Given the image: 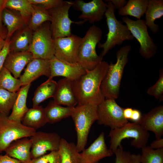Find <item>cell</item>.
I'll use <instances>...</instances> for the list:
<instances>
[{"label": "cell", "instance_id": "6da1fadb", "mask_svg": "<svg viewBox=\"0 0 163 163\" xmlns=\"http://www.w3.org/2000/svg\"><path fill=\"white\" fill-rule=\"evenodd\" d=\"M108 66L107 62L102 61L94 69L91 70H86L84 75L73 81V88L77 105H98L104 100L100 87Z\"/></svg>", "mask_w": 163, "mask_h": 163}, {"label": "cell", "instance_id": "7a4b0ae2", "mask_svg": "<svg viewBox=\"0 0 163 163\" xmlns=\"http://www.w3.org/2000/svg\"><path fill=\"white\" fill-rule=\"evenodd\" d=\"M130 45L122 46L116 53V62H111L100 87L105 98L116 100L119 96L121 80L124 68L128 61V55L131 50Z\"/></svg>", "mask_w": 163, "mask_h": 163}, {"label": "cell", "instance_id": "3957f363", "mask_svg": "<svg viewBox=\"0 0 163 163\" xmlns=\"http://www.w3.org/2000/svg\"><path fill=\"white\" fill-rule=\"evenodd\" d=\"M105 1L107 2V8L104 15L108 32L106 35L107 39L105 42L98 44L99 48L103 49L100 55L102 57L116 46L122 44L125 40L134 39L126 25L117 19L115 14L116 9L113 5L110 0Z\"/></svg>", "mask_w": 163, "mask_h": 163}, {"label": "cell", "instance_id": "277c9868", "mask_svg": "<svg viewBox=\"0 0 163 163\" xmlns=\"http://www.w3.org/2000/svg\"><path fill=\"white\" fill-rule=\"evenodd\" d=\"M102 36V30L93 25L82 38L77 62L85 70L94 69L102 61L103 57L97 54L96 49Z\"/></svg>", "mask_w": 163, "mask_h": 163}, {"label": "cell", "instance_id": "5b68a950", "mask_svg": "<svg viewBox=\"0 0 163 163\" xmlns=\"http://www.w3.org/2000/svg\"><path fill=\"white\" fill-rule=\"evenodd\" d=\"M97 105L92 104L77 105L71 115L77 136V148L79 152L85 149L91 127L98 118Z\"/></svg>", "mask_w": 163, "mask_h": 163}, {"label": "cell", "instance_id": "8992f818", "mask_svg": "<svg viewBox=\"0 0 163 163\" xmlns=\"http://www.w3.org/2000/svg\"><path fill=\"white\" fill-rule=\"evenodd\" d=\"M150 134L139 123L128 122L118 128L111 129L109 134L110 138V149L113 154L117 148L122 145L121 142L125 138H131V145L137 149L147 146Z\"/></svg>", "mask_w": 163, "mask_h": 163}, {"label": "cell", "instance_id": "52a82bcc", "mask_svg": "<svg viewBox=\"0 0 163 163\" xmlns=\"http://www.w3.org/2000/svg\"><path fill=\"white\" fill-rule=\"evenodd\" d=\"M36 131L21 122L10 120L8 116L0 113V154L5 152L14 141L30 137Z\"/></svg>", "mask_w": 163, "mask_h": 163}, {"label": "cell", "instance_id": "ba28073f", "mask_svg": "<svg viewBox=\"0 0 163 163\" xmlns=\"http://www.w3.org/2000/svg\"><path fill=\"white\" fill-rule=\"evenodd\" d=\"M46 22L33 32L28 50L33 58L50 60L54 56V39L50 24Z\"/></svg>", "mask_w": 163, "mask_h": 163}, {"label": "cell", "instance_id": "9c48e42d", "mask_svg": "<svg viewBox=\"0 0 163 163\" xmlns=\"http://www.w3.org/2000/svg\"><path fill=\"white\" fill-rule=\"evenodd\" d=\"M122 20L134 38L139 42L140 55L147 59L152 57L156 53L158 47L149 34L145 20H134L127 16L123 17Z\"/></svg>", "mask_w": 163, "mask_h": 163}, {"label": "cell", "instance_id": "30bf717a", "mask_svg": "<svg viewBox=\"0 0 163 163\" xmlns=\"http://www.w3.org/2000/svg\"><path fill=\"white\" fill-rule=\"evenodd\" d=\"M72 6V1H65L59 7L48 10L51 17L50 27L53 39L71 34L72 24L82 25L86 22L84 20L74 21L70 19L69 12Z\"/></svg>", "mask_w": 163, "mask_h": 163}, {"label": "cell", "instance_id": "8fae6325", "mask_svg": "<svg viewBox=\"0 0 163 163\" xmlns=\"http://www.w3.org/2000/svg\"><path fill=\"white\" fill-rule=\"evenodd\" d=\"M124 108L113 99L105 98L97 105L98 123L111 129L120 128L128 122L123 115Z\"/></svg>", "mask_w": 163, "mask_h": 163}, {"label": "cell", "instance_id": "7c38bea8", "mask_svg": "<svg viewBox=\"0 0 163 163\" xmlns=\"http://www.w3.org/2000/svg\"><path fill=\"white\" fill-rule=\"evenodd\" d=\"M82 38L72 34L54 39V56L69 62L77 63Z\"/></svg>", "mask_w": 163, "mask_h": 163}, {"label": "cell", "instance_id": "4fadbf2b", "mask_svg": "<svg viewBox=\"0 0 163 163\" xmlns=\"http://www.w3.org/2000/svg\"><path fill=\"white\" fill-rule=\"evenodd\" d=\"M32 159L43 155L48 151H58L61 138L56 133L36 132L31 137Z\"/></svg>", "mask_w": 163, "mask_h": 163}, {"label": "cell", "instance_id": "5bb4252c", "mask_svg": "<svg viewBox=\"0 0 163 163\" xmlns=\"http://www.w3.org/2000/svg\"><path fill=\"white\" fill-rule=\"evenodd\" d=\"M72 2L74 9L81 12L79 18L91 24L101 21L107 8V3L102 0H93L88 2L82 0Z\"/></svg>", "mask_w": 163, "mask_h": 163}, {"label": "cell", "instance_id": "9a60e30c", "mask_svg": "<svg viewBox=\"0 0 163 163\" xmlns=\"http://www.w3.org/2000/svg\"><path fill=\"white\" fill-rule=\"evenodd\" d=\"M50 62V74L48 79H52L56 76H62L74 81L86 72V70L77 62H69L54 56Z\"/></svg>", "mask_w": 163, "mask_h": 163}, {"label": "cell", "instance_id": "2e32d148", "mask_svg": "<svg viewBox=\"0 0 163 163\" xmlns=\"http://www.w3.org/2000/svg\"><path fill=\"white\" fill-rule=\"evenodd\" d=\"M104 137L102 132L88 148L80 152L82 163H99L101 159L113 155V152L105 143Z\"/></svg>", "mask_w": 163, "mask_h": 163}, {"label": "cell", "instance_id": "e0dca14e", "mask_svg": "<svg viewBox=\"0 0 163 163\" xmlns=\"http://www.w3.org/2000/svg\"><path fill=\"white\" fill-rule=\"evenodd\" d=\"M50 74V60L33 58L20 76L22 86L31 83L42 75L48 78Z\"/></svg>", "mask_w": 163, "mask_h": 163}, {"label": "cell", "instance_id": "ac0fdd59", "mask_svg": "<svg viewBox=\"0 0 163 163\" xmlns=\"http://www.w3.org/2000/svg\"><path fill=\"white\" fill-rule=\"evenodd\" d=\"M147 131L152 132L156 139L163 135V106H158L144 114L137 123Z\"/></svg>", "mask_w": 163, "mask_h": 163}, {"label": "cell", "instance_id": "d6986e66", "mask_svg": "<svg viewBox=\"0 0 163 163\" xmlns=\"http://www.w3.org/2000/svg\"><path fill=\"white\" fill-rule=\"evenodd\" d=\"M72 83L73 81L66 78L58 82L56 91L53 97L55 103L71 107H74L77 105Z\"/></svg>", "mask_w": 163, "mask_h": 163}, {"label": "cell", "instance_id": "ffe728a7", "mask_svg": "<svg viewBox=\"0 0 163 163\" xmlns=\"http://www.w3.org/2000/svg\"><path fill=\"white\" fill-rule=\"evenodd\" d=\"M33 58L32 53L28 51L9 52L7 56L3 66L8 69L14 77H20L21 73L26 65Z\"/></svg>", "mask_w": 163, "mask_h": 163}, {"label": "cell", "instance_id": "44dd1931", "mask_svg": "<svg viewBox=\"0 0 163 163\" xmlns=\"http://www.w3.org/2000/svg\"><path fill=\"white\" fill-rule=\"evenodd\" d=\"M32 142L25 137L15 140L5 150V154L20 161L21 163H28L32 159L30 151Z\"/></svg>", "mask_w": 163, "mask_h": 163}, {"label": "cell", "instance_id": "7402d4cb", "mask_svg": "<svg viewBox=\"0 0 163 163\" xmlns=\"http://www.w3.org/2000/svg\"><path fill=\"white\" fill-rule=\"evenodd\" d=\"M21 122L35 130L44 126L47 123L44 108L39 105L29 109L22 117Z\"/></svg>", "mask_w": 163, "mask_h": 163}, {"label": "cell", "instance_id": "603a6c76", "mask_svg": "<svg viewBox=\"0 0 163 163\" xmlns=\"http://www.w3.org/2000/svg\"><path fill=\"white\" fill-rule=\"evenodd\" d=\"M145 14V24L153 33L158 32L159 27L155 21L163 15V0H148Z\"/></svg>", "mask_w": 163, "mask_h": 163}, {"label": "cell", "instance_id": "cb8c5ba5", "mask_svg": "<svg viewBox=\"0 0 163 163\" xmlns=\"http://www.w3.org/2000/svg\"><path fill=\"white\" fill-rule=\"evenodd\" d=\"M30 85L31 84L23 85L17 91L11 113L8 116L10 120L21 122L22 117L29 109L27 106L26 100Z\"/></svg>", "mask_w": 163, "mask_h": 163}, {"label": "cell", "instance_id": "d4e9b609", "mask_svg": "<svg viewBox=\"0 0 163 163\" xmlns=\"http://www.w3.org/2000/svg\"><path fill=\"white\" fill-rule=\"evenodd\" d=\"M33 31L28 27L19 30L10 40V52L28 51L32 40Z\"/></svg>", "mask_w": 163, "mask_h": 163}, {"label": "cell", "instance_id": "484cf974", "mask_svg": "<svg viewBox=\"0 0 163 163\" xmlns=\"http://www.w3.org/2000/svg\"><path fill=\"white\" fill-rule=\"evenodd\" d=\"M2 17L3 23L7 30L6 39H10L15 31L22 27L27 23L19 13L5 8L3 9Z\"/></svg>", "mask_w": 163, "mask_h": 163}, {"label": "cell", "instance_id": "4316f807", "mask_svg": "<svg viewBox=\"0 0 163 163\" xmlns=\"http://www.w3.org/2000/svg\"><path fill=\"white\" fill-rule=\"evenodd\" d=\"M74 107H62L53 101H50L44 108L47 123H55L71 116Z\"/></svg>", "mask_w": 163, "mask_h": 163}, {"label": "cell", "instance_id": "83f0119b", "mask_svg": "<svg viewBox=\"0 0 163 163\" xmlns=\"http://www.w3.org/2000/svg\"><path fill=\"white\" fill-rule=\"evenodd\" d=\"M61 163H82L76 145L61 138L58 150Z\"/></svg>", "mask_w": 163, "mask_h": 163}, {"label": "cell", "instance_id": "f1b7e54d", "mask_svg": "<svg viewBox=\"0 0 163 163\" xmlns=\"http://www.w3.org/2000/svg\"><path fill=\"white\" fill-rule=\"evenodd\" d=\"M57 85L56 82L52 79H48L39 86L36 90L32 99L33 107L37 106L46 99L53 97Z\"/></svg>", "mask_w": 163, "mask_h": 163}, {"label": "cell", "instance_id": "f546056e", "mask_svg": "<svg viewBox=\"0 0 163 163\" xmlns=\"http://www.w3.org/2000/svg\"><path fill=\"white\" fill-rule=\"evenodd\" d=\"M148 0H129L125 6L118 10L119 14L122 16L129 15L140 19L145 14Z\"/></svg>", "mask_w": 163, "mask_h": 163}, {"label": "cell", "instance_id": "4dcf8cb0", "mask_svg": "<svg viewBox=\"0 0 163 163\" xmlns=\"http://www.w3.org/2000/svg\"><path fill=\"white\" fill-rule=\"evenodd\" d=\"M5 8L18 11L27 22L33 11V5L29 0H6Z\"/></svg>", "mask_w": 163, "mask_h": 163}, {"label": "cell", "instance_id": "1f68e13d", "mask_svg": "<svg viewBox=\"0 0 163 163\" xmlns=\"http://www.w3.org/2000/svg\"><path fill=\"white\" fill-rule=\"evenodd\" d=\"M21 86L22 84L20 79L13 76L10 72L3 66L0 70V88L15 92Z\"/></svg>", "mask_w": 163, "mask_h": 163}, {"label": "cell", "instance_id": "d6a6232c", "mask_svg": "<svg viewBox=\"0 0 163 163\" xmlns=\"http://www.w3.org/2000/svg\"><path fill=\"white\" fill-rule=\"evenodd\" d=\"M33 5V11L28 27L34 32L45 22L50 21L51 17L48 10Z\"/></svg>", "mask_w": 163, "mask_h": 163}, {"label": "cell", "instance_id": "836d02e7", "mask_svg": "<svg viewBox=\"0 0 163 163\" xmlns=\"http://www.w3.org/2000/svg\"><path fill=\"white\" fill-rule=\"evenodd\" d=\"M141 149V163H163V148L154 149L146 146Z\"/></svg>", "mask_w": 163, "mask_h": 163}, {"label": "cell", "instance_id": "e575fe53", "mask_svg": "<svg viewBox=\"0 0 163 163\" xmlns=\"http://www.w3.org/2000/svg\"><path fill=\"white\" fill-rule=\"evenodd\" d=\"M18 94L0 88V113L8 116L12 109Z\"/></svg>", "mask_w": 163, "mask_h": 163}, {"label": "cell", "instance_id": "d590c367", "mask_svg": "<svg viewBox=\"0 0 163 163\" xmlns=\"http://www.w3.org/2000/svg\"><path fill=\"white\" fill-rule=\"evenodd\" d=\"M159 77L156 82L148 89L147 93L153 96L157 100L162 101L163 96V71L159 72Z\"/></svg>", "mask_w": 163, "mask_h": 163}, {"label": "cell", "instance_id": "8d00e7d4", "mask_svg": "<svg viewBox=\"0 0 163 163\" xmlns=\"http://www.w3.org/2000/svg\"><path fill=\"white\" fill-rule=\"evenodd\" d=\"M28 163H61V159L58 151H52L32 159Z\"/></svg>", "mask_w": 163, "mask_h": 163}, {"label": "cell", "instance_id": "74e56055", "mask_svg": "<svg viewBox=\"0 0 163 163\" xmlns=\"http://www.w3.org/2000/svg\"><path fill=\"white\" fill-rule=\"evenodd\" d=\"M32 5L48 10L61 5L65 1L62 0H29Z\"/></svg>", "mask_w": 163, "mask_h": 163}, {"label": "cell", "instance_id": "f35d334b", "mask_svg": "<svg viewBox=\"0 0 163 163\" xmlns=\"http://www.w3.org/2000/svg\"><path fill=\"white\" fill-rule=\"evenodd\" d=\"M116 158L115 163H130L132 154L123 150L122 145L118 147L114 152Z\"/></svg>", "mask_w": 163, "mask_h": 163}, {"label": "cell", "instance_id": "ab89813d", "mask_svg": "<svg viewBox=\"0 0 163 163\" xmlns=\"http://www.w3.org/2000/svg\"><path fill=\"white\" fill-rule=\"evenodd\" d=\"M6 41L5 45L0 53V70L3 66L6 58L10 51V39H6Z\"/></svg>", "mask_w": 163, "mask_h": 163}, {"label": "cell", "instance_id": "60d3db41", "mask_svg": "<svg viewBox=\"0 0 163 163\" xmlns=\"http://www.w3.org/2000/svg\"><path fill=\"white\" fill-rule=\"evenodd\" d=\"M6 1V0H0V37L5 39H6L7 37V30L3 24L2 14L3 9L5 8Z\"/></svg>", "mask_w": 163, "mask_h": 163}, {"label": "cell", "instance_id": "b9f144b4", "mask_svg": "<svg viewBox=\"0 0 163 163\" xmlns=\"http://www.w3.org/2000/svg\"><path fill=\"white\" fill-rule=\"evenodd\" d=\"M0 163H21L17 159L11 157L5 154H0Z\"/></svg>", "mask_w": 163, "mask_h": 163}, {"label": "cell", "instance_id": "7bdbcfd3", "mask_svg": "<svg viewBox=\"0 0 163 163\" xmlns=\"http://www.w3.org/2000/svg\"><path fill=\"white\" fill-rule=\"evenodd\" d=\"M116 9L119 10L124 7L127 1L125 0H110Z\"/></svg>", "mask_w": 163, "mask_h": 163}, {"label": "cell", "instance_id": "ee69618b", "mask_svg": "<svg viewBox=\"0 0 163 163\" xmlns=\"http://www.w3.org/2000/svg\"><path fill=\"white\" fill-rule=\"evenodd\" d=\"M154 149H157L163 148V139L161 138L156 139L151 143L149 146Z\"/></svg>", "mask_w": 163, "mask_h": 163}, {"label": "cell", "instance_id": "f6af8a7d", "mask_svg": "<svg viewBox=\"0 0 163 163\" xmlns=\"http://www.w3.org/2000/svg\"><path fill=\"white\" fill-rule=\"evenodd\" d=\"M142 115L140 111L137 109H133L130 118L133 122L137 123L140 119Z\"/></svg>", "mask_w": 163, "mask_h": 163}, {"label": "cell", "instance_id": "bcb514c9", "mask_svg": "<svg viewBox=\"0 0 163 163\" xmlns=\"http://www.w3.org/2000/svg\"><path fill=\"white\" fill-rule=\"evenodd\" d=\"M133 109L130 107L124 108L123 115L124 118L126 120H130L133 111Z\"/></svg>", "mask_w": 163, "mask_h": 163}, {"label": "cell", "instance_id": "7dc6e473", "mask_svg": "<svg viewBox=\"0 0 163 163\" xmlns=\"http://www.w3.org/2000/svg\"><path fill=\"white\" fill-rule=\"evenodd\" d=\"M140 154H132L130 163H141L140 160Z\"/></svg>", "mask_w": 163, "mask_h": 163}, {"label": "cell", "instance_id": "c3c4849f", "mask_svg": "<svg viewBox=\"0 0 163 163\" xmlns=\"http://www.w3.org/2000/svg\"><path fill=\"white\" fill-rule=\"evenodd\" d=\"M6 41V40L0 37V53L2 50Z\"/></svg>", "mask_w": 163, "mask_h": 163}]
</instances>
